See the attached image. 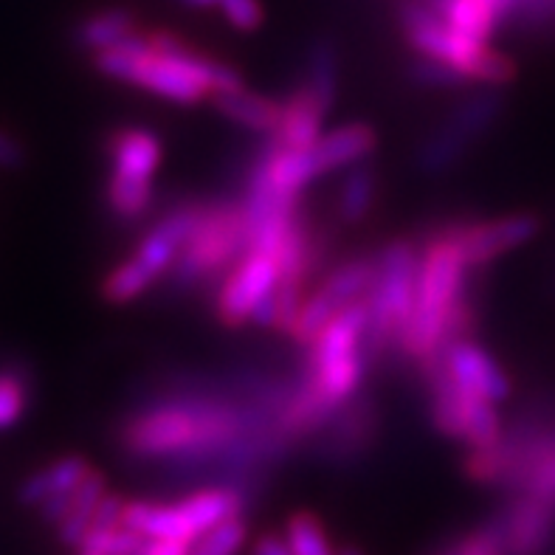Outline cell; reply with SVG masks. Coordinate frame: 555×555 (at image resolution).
<instances>
[{"mask_svg": "<svg viewBox=\"0 0 555 555\" xmlns=\"http://www.w3.org/2000/svg\"><path fill=\"white\" fill-rule=\"evenodd\" d=\"M91 474V463L79 454H65V457L49 463L42 472L28 474L17 488V502L26 507H40L42 502L60 491H74L85 477Z\"/></svg>", "mask_w": 555, "mask_h": 555, "instance_id": "cell-18", "label": "cell"}, {"mask_svg": "<svg viewBox=\"0 0 555 555\" xmlns=\"http://www.w3.org/2000/svg\"><path fill=\"white\" fill-rule=\"evenodd\" d=\"M417 260L415 305L403 324L395 352L417 370L443 359L446 347L472 338L474 308L468 274L472 266L460 246V220H449L423 234Z\"/></svg>", "mask_w": 555, "mask_h": 555, "instance_id": "cell-1", "label": "cell"}, {"mask_svg": "<svg viewBox=\"0 0 555 555\" xmlns=\"http://www.w3.org/2000/svg\"><path fill=\"white\" fill-rule=\"evenodd\" d=\"M276 276H280V257L260 248H248L225 271L215 291V302H211L215 319L229 331H240L243 324L251 322L254 308L274 291Z\"/></svg>", "mask_w": 555, "mask_h": 555, "instance_id": "cell-10", "label": "cell"}, {"mask_svg": "<svg viewBox=\"0 0 555 555\" xmlns=\"http://www.w3.org/2000/svg\"><path fill=\"white\" fill-rule=\"evenodd\" d=\"M220 9H223L229 26L237 31H257L266 21L260 0H220Z\"/></svg>", "mask_w": 555, "mask_h": 555, "instance_id": "cell-33", "label": "cell"}, {"mask_svg": "<svg viewBox=\"0 0 555 555\" xmlns=\"http://www.w3.org/2000/svg\"><path fill=\"white\" fill-rule=\"evenodd\" d=\"M135 14L130 9H102V12L85 17L77 28H74V42L85 51H107L113 46L125 42L127 37L135 35Z\"/></svg>", "mask_w": 555, "mask_h": 555, "instance_id": "cell-22", "label": "cell"}, {"mask_svg": "<svg viewBox=\"0 0 555 555\" xmlns=\"http://www.w3.org/2000/svg\"><path fill=\"white\" fill-rule=\"evenodd\" d=\"M375 197H378V176L373 164H356L350 167L336 197V218L347 225H356L373 211Z\"/></svg>", "mask_w": 555, "mask_h": 555, "instance_id": "cell-23", "label": "cell"}, {"mask_svg": "<svg viewBox=\"0 0 555 555\" xmlns=\"http://www.w3.org/2000/svg\"><path fill=\"white\" fill-rule=\"evenodd\" d=\"M246 496L234 488H206L178 502H125V525L144 539H201L220 521L243 516Z\"/></svg>", "mask_w": 555, "mask_h": 555, "instance_id": "cell-7", "label": "cell"}, {"mask_svg": "<svg viewBox=\"0 0 555 555\" xmlns=\"http://www.w3.org/2000/svg\"><path fill=\"white\" fill-rule=\"evenodd\" d=\"M107 496V479L105 474L91 468V474L79 482V488L74 491L68 502V511L60 521H56V539L68 547H79L91 528L93 516L99 511V502Z\"/></svg>", "mask_w": 555, "mask_h": 555, "instance_id": "cell-20", "label": "cell"}, {"mask_svg": "<svg viewBox=\"0 0 555 555\" xmlns=\"http://www.w3.org/2000/svg\"><path fill=\"white\" fill-rule=\"evenodd\" d=\"M406 74L415 85H421V88H435V91H457V88L468 85V79H465L460 70L440 63V60H435V56H423V54H417L415 60L409 63Z\"/></svg>", "mask_w": 555, "mask_h": 555, "instance_id": "cell-31", "label": "cell"}, {"mask_svg": "<svg viewBox=\"0 0 555 555\" xmlns=\"http://www.w3.org/2000/svg\"><path fill=\"white\" fill-rule=\"evenodd\" d=\"M507 486H516L519 493H528L555 507V440L519 446L514 477Z\"/></svg>", "mask_w": 555, "mask_h": 555, "instance_id": "cell-19", "label": "cell"}, {"mask_svg": "<svg viewBox=\"0 0 555 555\" xmlns=\"http://www.w3.org/2000/svg\"><path fill=\"white\" fill-rule=\"evenodd\" d=\"M153 282L155 276L130 254L127 260H121L119 266H113L102 276V282H99V296L107 305H130L133 299L147 294L153 288Z\"/></svg>", "mask_w": 555, "mask_h": 555, "instance_id": "cell-26", "label": "cell"}, {"mask_svg": "<svg viewBox=\"0 0 555 555\" xmlns=\"http://www.w3.org/2000/svg\"><path fill=\"white\" fill-rule=\"evenodd\" d=\"M449 555H505V542H502L500 521L477 528L472 533H465L457 542L446 544Z\"/></svg>", "mask_w": 555, "mask_h": 555, "instance_id": "cell-32", "label": "cell"}, {"mask_svg": "<svg viewBox=\"0 0 555 555\" xmlns=\"http://www.w3.org/2000/svg\"><path fill=\"white\" fill-rule=\"evenodd\" d=\"M215 107L220 116H225L234 125L246 127V130H257V133H276L282 116V102L276 99L260 96L246 88L232 93H218L215 96Z\"/></svg>", "mask_w": 555, "mask_h": 555, "instance_id": "cell-21", "label": "cell"}, {"mask_svg": "<svg viewBox=\"0 0 555 555\" xmlns=\"http://www.w3.org/2000/svg\"><path fill=\"white\" fill-rule=\"evenodd\" d=\"M31 389H28V375L21 373V366H7L0 370V431L14 429L26 415Z\"/></svg>", "mask_w": 555, "mask_h": 555, "instance_id": "cell-29", "label": "cell"}, {"mask_svg": "<svg viewBox=\"0 0 555 555\" xmlns=\"http://www.w3.org/2000/svg\"><path fill=\"white\" fill-rule=\"evenodd\" d=\"M93 68L102 77L130 82L178 105H195L206 96L246 88L237 68L192 49L164 28L135 31L119 46L99 51L93 54Z\"/></svg>", "mask_w": 555, "mask_h": 555, "instance_id": "cell-2", "label": "cell"}, {"mask_svg": "<svg viewBox=\"0 0 555 555\" xmlns=\"http://www.w3.org/2000/svg\"><path fill=\"white\" fill-rule=\"evenodd\" d=\"M79 555H93V553H79Z\"/></svg>", "mask_w": 555, "mask_h": 555, "instance_id": "cell-39", "label": "cell"}, {"mask_svg": "<svg viewBox=\"0 0 555 555\" xmlns=\"http://www.w3.org/2000/svg\"><path fill=\"white\" fill-rule=\"evenodd\" d=\"M505 555H544L555 535V507L519 493L500 519Z\"/></svg>", "mask_w": 555, "mask_h": 555, "instance_id": "cell-13", "label": "cell"}, {"mask_svg": "<svg viewBox=\"0 0 555 555\" xmlns=\"http://www.w3.org/2000/svg\"><path fill=\"white\" fill-rule=\"evenodd\" d=\"M285 542L294 555H336L322 519L310 511H296L285 521Z\"/></svg>", "mask_w": 555, "mask_h": 555, "instance_id": "cell-28", "label": "cell"}, {"mask_svg": "<svg viewBox=\"0 0 555 555\" xmlns=\"http://www.w3.org/2000/svg\"><path fill=\"white\" fill-rule=\"evenodd\" d=\"M248 525L243 516H232V519L220 521L218 528L206 530L201 539H195L190 555H237L246 544Z\"/></svg>", "mask_w": 555, "mask_h": 555, "instance_id": "cell-30", "label": "cell"}, {"mask_svg": "<svg viewBox=\"0 0 555 555\" xmlns=\"http://www.w3.org/2000/svg\"><path fill=\"white\" fill-rule=\"evenodd\" d=\"M246 435V415L220 401H169L127 417L119 446L139 460L209 457L240 443Z\"/></svg>", "mask_w": 555, "mask_h": 555, "instance_id": "cell-3", "label": "cell"}, {"mask_svg": "<svg viewBox=\"0 0 555 555\" xmlns=\"http://www.w3.org/2000/svg\"><path fill=\"white\" fill-rule=\"evenodd\" d=\"M183 7L190 9H211V7H220V0H181Z\"/></svg>", "mask_w": 555, "mask_h": 555, "instance_id": "cell-37", "label": "cell"}, {"mask_svg": "<svg viewBox=\"0 0 555 555\" xmlns=\"http://www.w3.org/2000/svg\"><path fill=\"white\" fill-rule=\"evenodd\" d=\"M417 260L421 246L415 240L398 237L378 251L373 288L366 291V361H380L398 347L403 324H406L417 288Z\"/></svg>", "mask_w": 555, "mask_h": 555, "instance_id": "cell-4", "label": "cell"}, {"mask_svg": "<svg viewBox=\"0 0 555 555\" xmlns=\"http://www.w3.org/2000/svg\"><path fill=\"white\" fill-rule=\"evenodd\" d=\"M251 555H294V553H291L285 535L262 533L260 539L251 544Z\"/></svg>", "mask_w": 555, "mask_h": 555, "instance_id": "cell-36", "label": "cell"}, {"mask_svg": "<svg viewBox=\"0 0 555 555\" xmlns=\"http://www.w3.org/2000/svg\"><path fill=\"white\" fill-rule=\"evenodd\" d=\"M190 539H147L144 555H190Z\"/></svg>", "mask_w": 555, "mask_h": 555, "instance_id": "cell-35", "label": "cell"}, {"mask_svg": "<svg viewBox=\"0 0 555 555\" xmlns=\"http://www.w3.org/2000/svg\"><path fill=\"white\" fill-rule=\"evenodd\" d=\"M401 26L409 46L423 56H435L440 63L460 70L468 82L486 88H502L516 79V63L488 42L460 35L440 17V12L421 0H403Z\"/></svg>", "mask_w": 555, "mask_h": 555, "instance_id": "cell-5", "label": "cell"}, {"mask_svg": "<svg viewBox=\"0 0 555 555\" xmlns=\"http://www.w3.org/2000/svg\"><path fill=\"white\" fill-rule=\"evenodd\" d=\"M248 251V220L243 201H204L201 218L183 243L169 282L176 291H192L218 280Z\"/></svg>", "mask_w": 555, "mask_h": 555, "instance_id": "cell-6", "label": "cell"}, {"mask_svg": "<svg viewBox=\"0 0 555 555\" xmlns=\"http://www.w3.org/2000/svg\"><path fill=\"white\" fill-rule=\"evenodd\" d=\"M105 201L113 218L121 220V223H135V220L147 218L150 209H153L155 186L153 181L107 176Z\"/></svg>", "mask_w": 555, "mask_h": 555, "instance_id": "cell-25", "label": "cell"}, {"mask_svg": "<svg viewBox=\"0 0 555 555\" xmlns=\"http://www.w3.org/2000/svg\"><path fill=\"white\" fill-rule=\"evenodd\" d=\"M378 431V415H375L373 401L366 395H352L345 406L338 409L333 421L324 426L319 435V446L327 460H356L375 443Z\"/></svg>", "mask_w": 555, "mask_h": 555, "instance_id": "cell-12", "label": "cell"}, {"mask_svg": "<svg viewBox=\"0 0 555 555\" xmlns=\"http://www.w3.org/2000/svg\"><path fill=\"white\" fill-rule=\"evenodd\" d=\"M443 361L449 366L451 378L457 380L460 387L486 395L488 401L493 403H502L511 398V378L500 366V361L472 338H460V341L446 347Z\"/></svg>", "mask_w": 555, "mask_h": 555, "instance_id": "cell-14", "label": "cell"}, {"mask_svg": "<svg viewBox=\"0 0 555 555\" xmlns=\"http://www.w3.org/2000/svg\"><path fill=\"white\" fill-rule=\"evenodd\" d=\"M327 113H331V107L324 105L310 88L299 85L288 99H282V116L274 133V144L280 150H294V153L310 150L322 139V125Z\"/></svg>", "mask_w": 555, "mask_h": 555, "instance_id": "cell-16", "label": "cell"}, {"mask_svg": "<svg viewBox=\"0 0 555 555\" xmlns=\"http://www.w3.org/2000/svg\"><path fill=\"white\" fill-rule=\"evenodd\" d=\"M539 232H542V220L535 218L533 211L505 215V218L486 220V223L460 220V246H463L468 266L479 268L500 260L516 248L528 246Z\"/></svg>", "mask_w": 555, "mask_h": 555, "instance_id": "cell-11", "label": "cell"}, {"mask_svg": "<svg viewBox=\"0 0 555 555\" xmlns=\"http://www.w3.org/2000/svg\"><path fill=\"white\" fill-rule=\"evenodd\" d=\"M502 107H505V99L493 88H482V91L465 96L417 150V164L423 172L440 176L463 162L474 141L486 135L493 121L500 119Z\"/></svg>", "mask_w": 555, "mask_h": 555, "instance_id": "cell-8", "label": "cell"}, {"mask_svg": "<svg viewBox=\"0 0 555 555\" xmlns=\"http://www.w3.org/2000/svg\"><path fill=\"white\" fill-rule=\"evenodd\" d=\"M463 443L468 449H488L502 443V421L496 403L488 401L486 395L463 387Z\"/></svg>", "mask_w": 555, "mask_h": 555, "instance_id": "cell-24", "label": "cell"}, {"mask_svg": "<svg viewBox=\"0 0 555 555\" xmlns=\"http://www.w3.org/2000/svg\"><path fill=\"white\" fill-rule=\"evenodd\" d=\"M375 268H378V254H361L333 268L331 274L319 282L317 291L305 296L302 308L296 313V322L288 333L296 345L308 350L336 313L361 302L366 291L373 288Z\"/></svg>", "mask_w": 555, "mask_h": 555, "instance_id": "cell-9", "label": "cell"}, {"mask_svg": "<svg viewBox=\"0 0 555 555\" xmlns=\"http://www.w3.org/2000/svg\"><path fill=\"white\" fill-rule=\"evenodd\" d=\"M26 162L23 144L12 133L0 130V169H17Z\"/></svg>", "mask_w": 555, "mask_h": 555, "instance_id": "cell-34", "label": "cell"}, {"mask_svg": "<svg viewBox=\"0 0 555 555\" xmlns=\"http://www.w3.org/2000/svg\"><path fill=\"white\" fill-rule=\"evenodd\" d=\"M305 88L317 93L324 105L333 107L338 96V51L331 40H317L310 46L308 70L302 79Z\"/></svg>", "mask_w": 555, "mask_h": 555, "instance_id": "cell-27", "label": "cell"}, {"mask_svg": "<svg viewBox=\"0 0 555 555\" xmlns=\"http://www.w3.org/2000/svg\"><path fill=\"white\" fill-rule=\"evenodd\" d=\"M107 176L133 178V181H153L162 167V141L158 135L141 127H119L107 135Z\"/></svg>", "mask_w": 555, "mask_h": 555, "instance_id": "cell-15", "label": "cell"}, {"mask_svg": "<svg viewBox=\"0 0 555 555\" xmlns=\"http://www.w3.org/2000/svg\"><path fill=\"white\" fill-rule=\"evenodd\" d=\"M336 555H364L359 547H352V544H345V547H338Z\"/></svg>", "mask_w": 555, "mask_h": 555, "instance_id": "cell-38", "label": "cell"}, {"mask_svg": "<svg viewBox=\"0 0 555 555\" xmlns=\"http://www.w3.org/2000/svg\"><path fill=\"white\" fill-rule=\"evenodd\" d=\"M378 147V133L373 125L366 121H350V125L338 127L333 133L322 135V139L310 147V158L317 167L319 178L341 167H356V164L366 162Z\"/></svg>", "mask_w": 555, "mask_h": 555, "instance_id": "cell-17", "label": "cell"}]
</instances>
